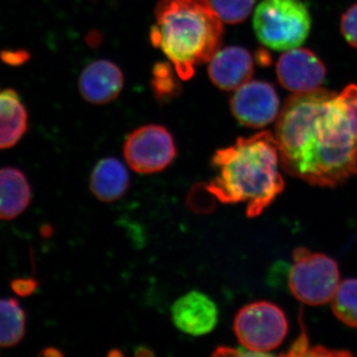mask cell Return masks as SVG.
<instances>
[{
    "mask_svg": "<svg viewBox=\"0 0 357 357\" xmlns=\"http://www.w3.org/2000/svg\"><path fill=\"white\" fill-rule=\"evenodd\" d=\"M275 139L282 168L318 187H337L357 175V105L342 91L317 89L289 98Z\"/></svg>",
    "mask_w": 357,
    "mask_h": 357,
    "instance_id": "cell-1",
    "label": "cell"
},
{
    "mask_svg": "<svg viewBox=\"0 0 357 357\" xmlns=\"http://www.w3.org/2000/svg\"><path fill=\"white\" fill-rule=\"evenodd\" d=\"M217 171L208 192L223 204H246L248 218L262 215L283 192L280 155L275 136L269 131L238 138L218 149L211 159Z\"/></svg>",
    "mask_w": 357,
    "mask_h": 357,
    "instance_id": "cell-2",
    "label": "cell"
},
{
    "mask_svg": "<svg viewBox=\"0 0 357 357\" xmlns=\"http://www.w3.org/2000/svg\"><path fill=\"white\" fill-rule=\"evenodd\" d=\"M222 21L210 0H160L150 39L171 61L178 77L188 81L196 67L220 50Z\"/></svg>",
    "mask_w": 357,
    "mask_h": 357,
    "instance_id": "cell-3",
    "label": "cell"
},
{
    "mask_svg": "<svg viewBox=\"0 0 357 357\" xmlns=\"http://www.w3.org/2000/svg\"><path fill=\"white\" fill-rule=\"evenodd\" d=\"M311 26V15L302 0H262L253 17L258 40L275 51L300 47Z\"/></svg>",
    "mask_w": 357,
    "mask_h": 357,
    "instance_id": "cell-4",
    "label": "cell"
},
{
    "mask_svg": "<svg viewBox=\"0 0 357 357\" xmlns=\"http://www.w3.org/2000/svg\"><path fill=\"white\" fill-rule=\"evenodd\" d=\"M289 274V287L294 297L310 306H321L332 301L340 285L337 263L330 256L298 248Z\"/></svg>",
    "mask_w": 357,
    "mask_h": 357,
    "instance_id": "cell-5",
    "label": "cell"
},
{
    "mask_svg": "<svg viewBox=\"0 0 357 357\" xmlns=\"http://www.w3.org/2000/svg\"><path fill=\"white\" fill-rule=\"evenodd\" d=\"M288 319L281 307L266 302L250 303L234 319V330L244 349L259 356L280 347L288 333Z\"/></svg>",
    "mask_w": 357,
    "mask_h": 357,
    "instance_id": "cell-6",
    "label": "cell"
},
{
    "mask_svg": "<svg viewBox=\"0 0 357 357\" xmlns=\"http://www.w3.org/2000/svg\"><path fill=\"white\" fill-rule=\"evenodd\" d=\"M126 163L138 174L165 170L177 156L172 134L158 124L141 126L129 134L123 146Z\"/></svg>",
    "mask_w": 357,
    "mask_h": 357,
    "instance_id": "cell-7",
    "label": "cell"
},
{
    "mask_svg": "<svg viewBox=\"0 0 357 357\" xmlns=\"http://www.w3.org/2000/svg\"><path fill=\"white\" fill-rule=\"evenodd\" d=\"M230 109L239 123L262 128L280 114V100L273 86L261 81H249L230 100Z\"/></svg>",
    "mask_w": 357,
    "mask_h": 357,
    "instance_id": "cell-8",
    "label": "cell"
},
{
    "mask_svg": "<svg viewBox=\"0 0 357 357\" xmlns=\"http://www.w3.org/2000/svg\"><path fill=\"white\" fill-rule=\"evenodd\" d=\"M277 77L282 86L293 93L319 89L325 81V65L316 54L305 48L285 51L277 62Z\"/></svg>",
    "mask_w": 357,
    "mask_h": 357,
    "instance_id": "cell-9",
    "label": "cell"
},
{
    "mask_svg": "<svg viewBox=\"0 0 357 357\" xmlns=\"http://www.w3.org/2000/svg\"><path fill=\"white\" fill-rule=\"evenodd\" d=\"M174 326L192 337L208 335L218 321V309L215 301L206 294L191 291L178 298L171 307Z\"/></svg>",
    "mask_w": 357,
    "mask_h": 357,
    "instance_id": "cell-10",
    "label": "cell"
},
{
    "mask_svg": "<svg viewBox=\"0 0 357 357\" xmlns=\"http://www.w3.org/2000/svg\"><path fill=\"white\" fill-rule=\"evenodd\" d=\"M252 56L243 47L220 49L208 62L211 83L222 91H236L248 83L253 75Z\"/></svg>",
    "mask_w": 357,
    "mask_h": 357,
    "instance_id": "cell-11",
    "label": "cell"
},
{
    "mask_svg": "<svg viewBox=\"0 0 357 357\" xmlns=\"http://www.w3.org/2000/svg\"><path fill=\"white\" fill-rule=\"evenodd\" d=\"M123 84L121 70L107 60L95 61L86 66L79 79V93L93 105L112 102L121 95Z\"/></svg>",
    "mask_w": 357,
    "mask_h": 357,
    "instance_id": "cell-12",
    "label": "cell"
},
{
    "mask_svg": "<svg viewBox=\"0 0 357 357\" xmlns=\"http://www.w3.org/2000/svg\"><path fill=\"white\" fill-rule=\"evenodd\" d=\"M29 181L20 169H0V220L20 217L31 203Z\"/></svg>",
    "mask_w": 357,
    "mask_h": 357,
    "instance_id": "cell-13",
    "label": "cell"
},
{
    "mask_svg": "<svg viewBox=\"0 0 357 357\" xmlns=\"http://www.w3.org/2000/svg\"><path fill=\"white\" fill-rule=\"evenodd\" d=\"M129 185L128 168L116 158L100 160L89 178V188L96 198L105 203L121 199Z\"/></svg>",
    "mask_w": 357,
    "mask_h": 357,
    "instance_id": "cell-14",
    "label": "cell"
},
{
    "mask_svg": "<svg viewBox=\"0 0 357 357\" xmlns=\"http://www.w3.org/2000/svg\"><path fill=\"white\" fill-rule=\"evenodd\" d=\"M28 117L16 91H0V150L17 144L27 130Z\"/></svg>",
    "mask_w": 357,
    "mask_h": 357,
    "instance_id": "cell-15",
    "label": "cell"
},
{
    "mask_svg": "<svg viewBox=\"0 0 357 357\" xmlns=\"http://www.w3.org/2000/svg\"><path fill=\"white\" fill-rule=\"evenodd\" d=\"M26 314L13 298L0 299V347H15L24 337Z\"/></svg>",
    "mask_w": 357,
    "mask_h": 357,
    "instance_id": "cell-16",
    "label": "cell"
},
{
    "mask_svg": "<svg viewBox=\"0 0 357 357\" xmlns=\"http://www.w3.org/2000/svg\"><path fill=\"white\" fill-rule=\"evenodd\" d=\"M331 302L333 314L340 321L357 328V279L340 282Z\"/></svg>",
    "mask_w": 357,
    "mask_h": 357,
    "instance_id": "cell-17",
    "label": "cell"
},
{
    "mask_svg": "<svg viewBox=\"0 0 357 357\" xmlns=\"http://www.w3.org/2000/svg\"><path fill=\"white\" fill-rule=\"evenodd\" d=\"M169 63H157L152 70L151 88L160 102L172 100L181 93L180 83Z\"/></svg>",
    "mask_w": 357,
    "mask_h": 357,
    "instance_id": "cell-18",
    "label": "cell"
},
{
    "mask_svg": "<svg viewBox=\"0 0 357 357\" xmlns=\"http://www.w3.org/2000/svg\"><path fill=\"white\" fill-rule=\"evenodd\" d=\"M218 17L227 24H238L250 15L255 0H210Z\"/></svg>",
    "mask_w": 357,
    "mask_h": 357,
    "instance_id": "cell-19",
    "label": "cell"
},
{
    "mask_svg": "<svg viewBox=\"0 0 357 357\" xmlns=\"http://www.w3.org/2000/svg\"><path fill=\"white\" fill-rule=\"evenodd\" d=\"M340 29L347 43L357 48V3L349 7L342 16Z\"/></svg>",
    "mask_w": 357,
    "mask_h": 357,
    "instance_id": "cell-20",
    "label": "cell"
},
{
    "mask_svg": "<svg viewBox=\"0 0 357 357\" xmlns=\"http://www.w3.org/2000/svg\"><path fill=\"white\" fill-rule=\"evenodd\" d=\"M37 282L33 278H18L11 281V289L16 295L20 297H28L32 295L37 288Z\"/></svg>",
    "mask_w": 357,
    "mask_h": 357,
    "instance_id": "cell-21",
    "label": "cell"
},
{
    "mask_svg": "<svg viewBox=\"0 0 357 357\" xmlns=\"http://www.w3.org/2000/svg\"><path fill=\"white\" fill-rule=\"evenodd\" d=\"M310 342L307 340L306 331L304 326H302V332H301L299 337L294 342L292 347H290L286 356H306L307 352L310 349Z\"/></svg>",
    "mask_w": 357,
    "mask_h": 357,
    "instance_id": "cell-22",
    "label": "cell"
},
{
    "mask_svg": "<svg viewBox=\"0 0 357 357\" xmlns=\"http://www.w3.org/2000/svg\"><path fill=\"white\" fill-rule=\"evenodd\" d=\"M0 57L4 62L9 65L17 66L24 64L26 61L29 59V54L26 51L20 50L15 52H2Z\"/></svg>",
    "mask_w": 357,
    "mask_h": 357,
    "instance_id": "cell-23",
    "label": "cell"
},
{
    "mask_svg": "<svg viewBox=\"0 0 357 357\" xmlns=\"http://www.w3.org/2000/svg\"><path fill=\"white\" fill-rule=\"evenodd\" d=\"M102 35L100 33L93 31L89 32L88 36H86V42H88V45L91 47H96L98 46L100 43H102Z\"/></svg>",
    "mask_w": 357,
    "mask_h": 357,
    "instance_id": "cell-24",
    "label": "cell"
},
{
    "mask_svg": "<svg viewBox=\"0 0 357 357\" xmlns=\"http://www.w3.org/2000/svg\"><path fill=\"white\" fill-rule=\"evenodd\" d=\"M345 93H347L357 105V86H349L344 89Z\"/></svg>",
    "mask_w": 357,
    "mask_h": 357,
    "instance_id": "cell-25",
    "label": "cell"
}]
</instances>
